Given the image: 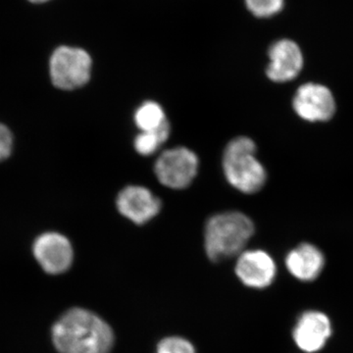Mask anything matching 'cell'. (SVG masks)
Segmentation results:
<instances>
[{"label": "cell", "mask_w": 353, "mask_h": 353, "mask_svg": "<svg viewBox=\"0 0 353 353\" xmlns=\"http://www.w3.org/2000/svg\"><path fill=\"white\" fill-rule=\"evenodd\" d=\"M52 340L60 353H109L114 334L99 316L85 309L73 308L55 323Z\"/></svg>", "instance_id": "6da1fadb"}, {"label": "cell", "mask_w": 353, "mask_h": 353, "mask_svg": "<svg viewBox=\"0 0 353 353\" xmlns=\"http://www.w3.org/2000/svg\"><path fill=\"white\" fill-rule=\"evenodd\" d=\"M253 234L254 225L243 213L230 211L212 216L204 232L206 253L212 261L240 255Z\"/></svg>", "instance_id": "7a4b0ae2"}, {"label": "cell", "mask_w": 353, "mask_h": 353, "mask_svg": "<svg viewBox=\"0 0 353 353\" xmlns=\"http://www.w3.org/2000/svg\"><path fill=\"white\" fill-rule=\"evenodd\" d=\"M256 145L248 137L228 143L223 154V171L228 182L243 194L259 192L267 181V172L255 157Z\"/></svg>", "instance_id": "3957f363"}, {"label": "cell", "mask_w": 353, "mask_h": 353, "mask_svg": "<svg viewBox=\"0 0 353 353\" xmlns=\"http://www.w3.org/2000/svg\"><path fill=\"white\" fill-rule=\"evenodd\" d=\"M92 60L87 51L71 46H60L50 58L53 85L64 90L83 87L90 81Z\"/></svg>", "instance_id": "277c9868"}, {"label": "cell", "mask_w": 353, "mask_h": 353, "mask_svg": "<svg viewBox=\"0 0 353 353\" xmlns=\"http://www.w3.org/2000/svg\"><path fill=\"white\" fill-rule=\"evenodd\" d=\"M199 161L190 148L178 146L165 150L154 165L155 176L165 187L183 190L189 187L199 171Z\"/></svg>", "instance_id": "5b68a950"}, {"label": "cell", "mask_w": 353, "mask_h": 353, "mask_svg": "<svg viewBox=\"0 0 353 353\" xmlns=\"http://www.w3.org/2000/svg\"><path fill=\"white\" fill-rule=\"evenodd\" d=\"M292 108L301 119L326 122L336 113V101L328 88L319 83L301 85L292 99Z\"/></svg>", "instance_id": "8992f818"}, {"label": "cell", "mask_w": 353, "mask_h": 353, "mask_svg": "<svg viewBox=\"0 0 353 353\" xmlns=\"http://www.w3.org/2000/svg\"><path fill=\"white\" fill-rule=\"evenodd\" d=\"M266 75L275 83L294 80L303 68V53L296 41L281 39L271 44Z\"/></svg>", "instance_id": "52a82bcc"}, {"label": "cell", "mask_w": 353, "mask_h": 353, "mask_svg": "<svg viewBox=\"0 0 353 353\" xmlns=\"http://www.w3.org/2000/svg\"><path fill=\"white\" fill-rule=\"evenodd\" d=\"M34 254L46 273L58 275L68 270L73 261V248L66 236L57 233L39 236L34 245Z\"/></svg>", "instance_id": "ba28073f"}, {"label": "cell", "mask_w": 353, "mask_h": 353, "mask_svg": "<svg viewBox=\"0 0 353 353\" xmlns=\"http://www.w3.org/2000/svg\"><path fill=\"white\" fill-rule=\"evenodd\" d=\"M118 211L138 225H143L154 218L161 209V201L141 185H128L117 196Z\"/></svg>", "instance_id": "9c48e42d"}, {"label": "cell", "mask_w": 353, "mask_h": 353, "mask_svg": "<svg viewBox=\"0 0 353 353\" xmlns=\"http://www.w3.org/2000/svg\"><path fill=\"white\" fill-rule=\"evenodd\" d=\"M331 334V321L328 316L314 310L303 313L292 332L297 347L309 353L321 350Z\"/></svg>", "instance_id": "30bf717a"}, {"label": "cell", "mask_w": 353, "mask_h": 353, "mask_svg": "<svg viewBox=\"0 0 353 353\" xmlns=\"http://www.w3.org/2000/svg\"><path fill=\"white\" fill-rule=\"evenodd\" d=\"M236 272L243 284L255 289H264L275 279L276 264L263 250H248L239 255Z\"/></svg>", "instance_id": "8fae6325"}, {"label": "cell", "mask_w": 353, "mask_h": 353, "mask_svg": "<svg viewBox=\"0 0 353 353\" xmlns=\"http://www.w3.org/2000/svg\"><path fill=\"white\" fill-rule=\"evenodd\" d=\"M324 255L319 248L304 243L290 250L285 259L288 270L297 280L311 282L321 274L324 268Z\"/></svg>", "instance_id": "7c38bea8"}, {"label": "cell", "mask_w": 353, "mask_h": 353, "mask_svg": "<svg viewBox=\"0 0 353 353\" xmlns=\"http://www.w3.org/2000/svg\"><path fill=\"white\" fill-rule=\"evenodd\" d=\"M134 119L141 132L154 131L168 122L163 108L155 101L143 102L134 112Z\"/></svg>", "instance_id": "4fadbf2b"}, {"label": "cell", "mask_w": 353, "mask_h": 353, "mask_svg": "<svg viewBox=\"0 0 353 353\" xmlns=\"http://www.w3.org/2000/svg\"><path fill=\"white\" fill-rule=\"evenodd\" d=\"M171 127L169 122L165 123L159 129L150 132H141L134 141V150L143 157L152 155L170 136Z\"/></svg>", "instance_id": "5bb4252c"}, {"label": "cell", "mask_w": 353, "mask_h": 353, "mask_svg": "<svg viewBox=\"0 0 353 353\" xmlns=\"http://www.w3.org/2000/svg\"><path fill=\"white\" fill-rule=\"evenodd\" d=\"M246 8L259 19L274 17L284 10L285 0H245Z\"/></svg>", "instance_id": "9a60e30c"}, {"label": "cell", "mask_w": 353, "mask_h": 353, "mask_svg": "<svg viewBox=\"0 0 353 353\" xmlns=\"http://www.w3.org/2000/svg\"><path fill=\"white\" fill-rule=\"evenodd\" d=\"M157 353H196L194 347L185 339L172 336L159 343Z\"/></svg>", "instance_id": "2e32d148"}, {"label": "cell", "mask_w": 353, "mask_h": 353, "mask_svg": "<svg viewBox=\"0 0 353 353\" xmlns=\"http://www.w3.org/2000/svg\"><path fill=\"white\" fill-rule=\"evenodd\" d=\"M12 146V134L6 126L0 124V161H3L10 157Z\"/></svg>", "instance_id": "e0dca14e"}, {"label": "cell", "mask_w": 353, "mask_h": 353, "mask_svg": "<svg viewBox=\"0 0 353 353\" xmlns=\"http://www.w3.org/2000/svg\"><path fill=\"white\" fill-rule=\"evenodd\" d=\"M30 2H32V3H44V2L50 1V0H29Z\"/></svg>", "instance_id": "ac0fdd59"}]
</instances>
